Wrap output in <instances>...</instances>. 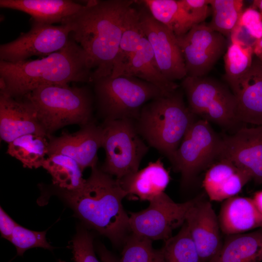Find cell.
I'll return each instance as SVG.
<instances>
[{
  "instance_id": "1",
  "label": "cell",
  "mask_w": 262,
  "mask_h": 262,
  "mask_svg": "<svg viewBox=\"0 0 262 262\" xmlns=\"http://www.w3.org/2000/svg\"><path fill=\"white\" fill-rule=\"evenodd\" d=\"M135 2L88 0L65 23L70 25L71 37L86 55L92 82L111 75L127 15Z\"/></svg>"
},
{
  "instance_id": "2",
  "label": "cell",
  "mask_w": 262,
  "mask_h": 262,
  "mask_svg": "<svg viewBox=\"0 0 262 262\" xmlns=\"http://www.w3.org/2000/svg\"><path fill=\"white\" fill-rule=\"evenodd\" d=\"M80 189H59L58 195L87 227L107 237L115 246L130 234L129 215L123 199L127 194L119 181L97 166Z\"/></svg>"
},
{
  "instance_id": "3",
  "label": "cell",
  "mask_w": 262,
  "mask_h": 262,
  "mask_svg": "<svg viewBox=\"0 0 262 262\" xmlns=\"http://www.w3.org/2000/svg\"><path fill=\"white\" fill-rule=\"evenodd\" d=\"M92 76L84 51L71 35L64 48L41 59L0 61V93L21 98L42 85L92 82Z\"/></svg>"
},
{
  "instance_id": "4",
  "label": "cell",
  "mask_w": 262,
  "mask_h": 262,
  "mask_svg": "<svg viewBox=\"0 0 262 262\" xmlns=\"http://www.w3.org/2000/svg\"><path fill=\"white\" fill-rule=\"evenodd\" d=\"M178 89L155 98L142 108L135 120L147 144L172 161L186 132L196 120Z\"/></svg>"
},
{
  "instance_id": "5",
  "label": "cell",
  "mask_w": 262,
  "mask_h": 262,
  "mask_svg": "<svg viewBox=\"0 0 262 262\" xmlns=\"http://www.w3.org/2000/svg\"><path fill=\"white\" fill-rule=\"evenodd\" d=\"M24 98L33 105L48 137L65 126L82 127L92 121V98L85 87L68 84L42 85Z\"/></svg>"
},
{
  "instance_id": "6",
  "label": "cell",
  "mask_w": 262,
  "mask_h": 262,
  "mask_svg": "<svg viewBox=\"0 0 262 262\" xmlns=\"http://www.w3.org/2000/svg\"><path fill=\"white\" fill-rule=\"evenodd\" d=\"M94 82L98 108L105 121L135 120L146 103L165 96L154 85L134 77L110 75Z\"/></svg>"
},
{
  "instance_id": "7",
  "label": "cell",
  "mask_w": 262,
  "mask_h": 262,
  "mask_svg": "<svg viewBox=\"0 0 262 262\" xmlns=\"http://www.w3.org/2000/svg\"><path fill=\"white\" fill-rule=\"evenodd\" d=\"M102 126L106 157L101 169L117 180L138 171L149 147L137 131L135 120H106Z\"/></svg>"
},
{
  "instance_id": "8",
  "label": "cell",
  "mask_w": 262,
  "mask_h": 262,
  "mask_svg": "<svg viewBox=\"0 0 262 262\" xmlns=\"http://www.w3.org/2000/svg\"><path fill=\"white\" fill-rule=\"evenodd\" d=\"M222 140L207 120L194 122L171 162L174 169L181 175L182 186L191 184L201 171L218 160Z\"/></svg>"
},
{
  "instance_id": "9",
  "label": "cell",
  "mask_w": 262,
  "mask_h": 262,
  "mask_svg": "<svg viewBox=\"0 0 262 262\" xmlns=\"http://www.w3.org/2000/svg\"><path fill=\"white\" fill-rule=\"evenodd\" d=\"M181 86L188 106L195 115L225 128L239 123L236 116L235 96L224 84L205 76H187Z\"/></svg>"
},
{
  "instance_id": "10",
  "label": "cell",
  "mask_w": 262,
  "mask_h": 262,
  "mask_svg": "<svg viewBox=\"0 0 262 262\" xmlns=\"http://www.w3.org/2000/svg\"><path fill=\"white\" fill-rule=\"evenodd\" d=\"M195 198L182 203L173 201L164 193L149 201L144 210L129 214L131 233L154 240L172 237L173 231L185 223L186 213Z\"/></svg>"
},
{
  "instance_id": "11",
  "label": "cell",
  "mask_w": 262,
  "mask_h": 262,
  "mask_svg": "<svg viewBox=\"0 0 262 262\" xmlns=\"http://www.w3.org/2000/svg\"><path fill=\"white\" fill-rule=\"evenodd\" d=\"M31 28L15 40L0 46V61L16 63L32 56L46 57L64 48L72 29L68 24L56 26L31 20Z\"/></svg>"
},
{
  "instance_id": "12",
  "label": "cell",
  "mask_w": 262,
  "mask_h": 262,
  "mask_svg": "<svg viewBox=\"0 0 262 262\" xmlns=\"http://www.w3.org/2000/svg\"><path fill=\"white\" fill-rule=\"evenodd\" d=\"M177 38L188 76H205L227 49L226 37L204 22L194 25Z\"/></svg>"
},
{
  "instance_id": "13",
  "label": "cell",
  "mask_w": 262,
  "mask_h": 262,
  "mask_svg": "<svg viewBox=\"0 0 262 262\" xmlns=\"http://www.w3.org/2000/svg\"><path fill=\"white\" fill-rule=\"evenodd\" d=\"M141 26L153 50L158 68L168 80L175 82L187 76L177 36L157 21L145 7L139 10Z\"/></svg>"
},
{
  "instance_id": "14",
  "label": "cell",
  "mask_w": 262,
  "mask_h": 262,
  "mask_svg": "<svg viewBox=\"0 0 262 262\" xmlns=\"http://www.w3.org/2000/svg\"><path fill=\"white\" fill-rule=\"evenodd\" d=\"M185 223L202 262H210L219 252L223 242L218 217L211 203L202 196L195 198Z\"/></svg>"
},
{
  "instance_id": "15",
  "label": "cell",
  "mask_w": 262,
  "mask_h": 262,
  "mask_svg": "<svg viewBox=\"0 0 262 262\" xmlns=\"http://www.w3.org/2000/svg\"><path fill=\"white\" fill-rule=\"evenodd\" d=\"M227 159L262 183V125L243 127L222 140L219 159Z\"/></svg>"
},
{
  "instance_id": "16",
  "label": "cell",
  "mask_w": 262,
  "mask_h": 262,
  "mask_svg": "<svg viewBox=\"0 0 262 262\" xmlns=\"http://www.w3.org/2000/svg\"><path fill=\"white\" fill-rule=\"evenodd\" d=\"M104 129L92 121L82 126L78 131L70 133L63 132L59 137L50 135L49 153L61 154L75 160L82 171L97 166L98 151L102 147Z\"/></svg>"
},
{
  "instance_id": "17",
  "label": "cell",
  "mask_w": 262,
  "mask_h": 262,
  "mask_svg": "<svg viewBox=\"0 0 262 262\" xmlns=\"http://www.w3.org/2000/svg\"><path fill=\"white\" fill-rule=\"evenodd\" d=\"M24 100L0 94V136L9 144L16 138L28 134L48 137L42 126L32 104Z\"/></svg>"
},
{
  "instance_id": "18",
  "label": "cell",
  "mask_w": 262,
  "mask_h": 262,
  "mask_svg": "<svg viewBox=\"0 0 262 262\" xmlns=\"http://www.w3.org/2000/svg\"><path fill=\"white\" fill-rule=\"evenodd\" d=\"M230 87L236 98L238 121L262 125V62H253L248 71Z\"/></svg>"
},
{
  "instance_id": "19",
  "label": "cell",
  "mask_w": 262,
  "mask_h": 262,
  "mask_svg": "<svg viewBox=\"0 0 262 262\" xmlns=\"http://www.w3.org/2000/svg\"><path fill=\"white\" fill-rule=\"evenodd\" d=\"M252 180L246 170L226 159H219L207 171L203 186L211 200L224 201L236 196Z\"/></svg>"
},
{
  "instance_id": "20",
  "label": "cell",
  "mask_w": 262,
  "mask_h": 262,
  "mask_svg": "<svg viewBox=\"0 0 262 262\" xmlns=\"http://www.w3.org/2000/svg\"><path fill=\"white\" fill-rule=\"evenodd\" d=\"M170 180L169 171L158 159L117 180L130 200L150 201L164 193Z\"/></svg>"
},
{
  "instance_id": "21",
  "label": "cell",
  "mask_w": 262,
  "mask_h": 262,
  "mask_svg": "<svg viewBox=\"0 0 262 262\" xmlns=\"http://www.w3.org/2000/svg\"><path fill=\"white\" fill-rule=\"evenodd\" d=\"M83 5L70 0H0V7L24 12L31 20L53 25L65 24Z\"/></svg>"
},
{
  "instance_id": "22",
  "label": "cell",
  "mask_w": 262,
  "mask_h": 262,
  "mask_svg": "<svg viewBox=\"0 0 262 262\" xmlns=\"http://www.w3.org/2000/svg\"><path fill=\"white\" fill-rule=\"evenodd\" d=\"M218 219L221 231L227 235L262 228V215L253 199L246 197L236 196L224 200Z\"/></svg>"
},
{
  "instance_id": "23",
  "label": "cell",
  "mask_w": 262,
  "mask_h": 262,
  "mask_svg": "<svg viewBox=\"0 0 262 262\" xmlns=\"http://www.w3.org/2000/svg\"><path fill=\"white\" fill-rule=\"evenodd\" d=\"M120 76L134 77L149 82L159 88L164 95L172 93L179 88L175 82L168 80L161 73L152 48L145 36Z\"/></svg>"
},
{
  "instance_id": "24",
  "label": "cell",
  "mask_w": 262,
  "mask_h": 262,
  "mask_svg": "<svg viewBox=\"0 0 262 262\" xmlns=\"http://www.w3.org/2000/svg\"><path fill=\"white\" fill-rule=\"evenodd\" d=\"M262 228L254 231L227 235L218 254L210 262H261Z\"/></svg>"
},
{
  "instance_id": "25",
  "label": "cell",
  "mask_w": 262,
  "mask_h": 262,
  "mask_svg": "<svg viewBox=\"0 0 262 262\" xmlns=\"http://www.w3.org/2000/svg\"><path fill=\"white\" fill-rule=\"evenodd\" d=\"M140 1L155 19L167 27L176 36L185 34L197 24L183 7L180 0H144Z\"/></svg>"
},
{
  "instance_id": "26",
  "label": "cell",
  "mask_w": 262,
  "mask_h": 262,
  "mask_svg": "<svg viewBox=\"0 0 262 262\" xmlns=\"http://www.w3.org/2000/svg\"><path fill=\"white\" fill-rule=\"evenodd\" d=\"M47 138L38 134L21 136L8 144L6 152L19 161L24 167L38 168L42 166L49 155Z\"/></svg>"
},
{
  "instance_id": "27",
  "label": "cell",
  "mask_w": 262,
  "mask_h": 262,
  "mask_svg": "<svg viewBox=\"0 0 262 262\" xmlns=\"http://www.w3.org/2000/svg\"><path fill=\"white\" fill-rule=\"evenodd\" d=\"M50 175L53 183L58 188L74 191L81 188L85 180L79 164L72 158L61 154H49L42 166Z\"/></svg>"
},
{
  "instance_id": "28",
  "label": "cell",
  "mask_w": 262,
  "mask_h": 262,
  "mask_svg": "<svg viewBox=\"0 0 262 262\" xmlns=\"http://www.w3.org/2000/svg\"><path fill=\"white\" fill-rule=\"evenodd\" d=\"M145 36L141 26L139 10L132 6L125 21L111 77L115 78L120 76L126 65L137 50Z\"/></svg>"
},
{
  "instance_id": "29",
  "label": "cell",
  "mask_w": 262,
  "mask_h": 262,
  "mask_svg": "<svg viewBox=\"0 0 262 262\" xmlns=\"http://www.w3.org/2000/svg\"><path fill=\"white\" fill-rule=\"evenodd\" d=\"M242 0H210L213 16L208 24L213 30L230 37L243 11Z\"/></svg>"
},
{
  "instance_id": "30",
  "label": "cell",
  "mask_w": 262,
  "mask_h": 262,
  "mask_svg": "<svg viewBox=\"0 0 262 262\" xmlns=\"http://www.w3.org/2000/svg\"><path fill=\"white\" fill-rule=\"evenodd\" d=\"M253 47L231 41L224 56L226 80L231 86L252 66Z\"/></svg>"
},
{
  "instance_id": "31",
  "label": "cell",
  "mask_w": 262,
  "mask_h": 262,
  "mask_svg": "<svg viewBox=\"0 0 262 262\" xmlns=\"http://www.w3.org/2000/svg\"><path fill=\"white\" fill-rule=\"evenodd\" d=\"M162 248L166 262H202L185 222Z\"/></svg>"
},
{
  "instance_id": "32",
  "label": "cell",
  "mask_w": 262,
  "mask_h": 262,
  "mask_svg": "<svg viewBox=\"0 0 262 262\" xmlns=\"http://www.w3.org/2000/svg\"><path fill=\"white\" fill-rule=\"evenodd\" d=\"M152 242L131 233L123 244L119 262H166L163 248L155 249Z\"/></svg>"
},
{
  "instance_id": "33",
  "label": "cell",
  "mask_w": 262,
  "mask_h": 262,
  "mask_svg": "<svg viewBox=\"0 0 262 262\" xmlns=\"http://www.w3.org/2000/svg\"><path fill=\"white\" fill-rule=\"evenodd\" d=\"M46 232L47 230H32L17 224L10 242L16 247L19 256H22L27 250L32 248L41 247L52 250L53 247L46 239Z\"/></svg>"
},
{
  "instance_id": "34",
  "label": "cell",
  "mask_w": 262,
  "mask_h": 262,
  "mask_svg": "<svg viewBox=\"0 0 262 262\" xmlns=\"http://www.w3.org/2000/svg\"><path fill=\"white\" fill-rule=\"evenodd\" d=\"M71 247L75 262H101L95 255L93 236L84 228L77 229Z\"/></svg>"
},
{
  "instance_id": "35",
  "label": "cell",
  "mask_w": 262,
  "mask_h": 262,
  "mask_svg": "<svg viewBox=\"0 0 262 262\" xmlns=\"http://www.w3.org/2000/svg\"><path fill=\"white\" fill-rule=\"evenodd\" d=\"M237 26L250 40L256 42L262 37V15L253 7L243 11Z\"/></svg>"
},
{
  "instance_id": "36",
  "label": "cell",
  "mask_w": 262,
  "mask_h": 262,
  "mask_svg": "<svg viewBox=\"0 0 262 262\" xmlns=\"http://www.w3.org/2000/svg\"><path fill=\"white\" fill-rule=\"evenodd\" d=\"M180 1L197 24L203 22L209 15L210 0H180Z\"/></svg>"
},
{
  "instance_id": "37",
  "label": "cell",
  "mask_w": 262,
  "mask_h": 262,
  "mask_svg": "<svg viewBox=\"0 0 262 262\" xmlns=\"http://www.w3.org/2000/svg\"><path fill=\"white\" fill-rule=\"evenodd\" d=\"M17 224L0 207V232L2 238L10 241Z\"/></svg>"
},
{
  "instance_id": "38",
  "label": "cell",
  "mask_w": 262,
  "mask_h": 262,
  "mask_svg": "<svg viewBox=\"0 0 262 262\" xmlns=\"http://www.w3.org/2000/svg\"><path fill=\"white\" fill-rule=\"evenodd\" d=\"M97 250L101 262H119V259L103 245H98Z\"/></svg>"
},
{
  "instance_id": "39",
  "label": "cell",
  "mask_w": 262,
  "mask_h": 262,
  "mask_svg": "<svg viewBox=\"0 0 262 262\" xmlns=\"http://www.w3.org/2000/svg\"><path fill=\"white\" fill-rule=\"evenodd\" d=\"M252 199L259 212L262 215V190L255 193Z\"/></svg>"
},
{
  "instance_id": "40",
  "label": "cell",
  "mask_w": 262,
  "mask_h": 262,
  "mask_svg": "<svg viewBox=\"0 0 262 262\" xmlns=\"http://www.w3.org/2000/svg\"><path fill=\"white\" fill-rule=\"evenodd\" d=\"M253 50L254 53L259 58V60L262 62V37L255 42Z\"/></svg>"
},
{
  "instance_id": "41",
  "label": "cell",
  "mask_w": 262,
  "mask_h": 262,
  "mask_svg": "<svg viewBox=\"0 0 262 262\" xmlns=\"http://www.w3.org/2000/svg\"><path fill=\"white\" fill-rule=\"evenodd\" d=\"M252 7L256 9H258L260 10V13L262 15V0H253Z\"/></svg>"
},
{
  "instance_id": "42",
  "label": "cell",
  "mask_w": 262,
  "mask_h": 262,
  "mask_svg": "<svg viewBox=\"0 0 262 262\" xmlns=\"http://www.w3.org/2000/svg\"><path fill=\"white\" fill-rule=\"evenodd\" d=\"M59 262H65L62 261H59Z\"/></svg>"
}]
</instances>
